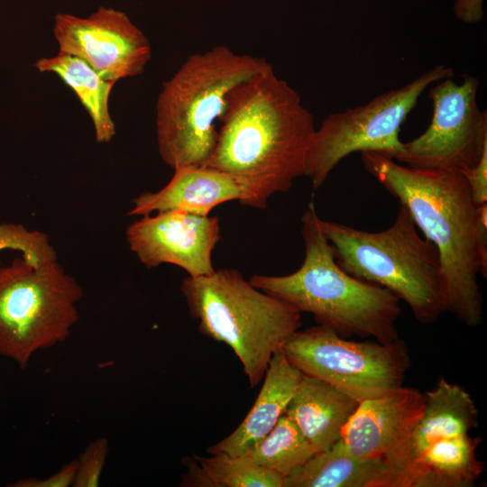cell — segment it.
<instances>
[{
  "label": "cell",
  "instance_id": "obj_5",
  "mask_svg": "<svg viewBox=\"0 0 487 487\" xmlns=\"http://www.w3.org/2000/svg\"><path fill=\"white\" fill-rule=\"evenodd\" d=\"M318 222L336 263L347 273L391 291L423 325L435 323L447 311L438 252L420 236L403 206L400 205L392 225L380 232L320 217Z\"/></svg>",
  "mask_w": 487,
  "mask_h": 487
},
{
  "label": "cell",
  "instance_id": "obj_19",
  "mask_svg": "<svg viewBox=\"0 0 487 487\" xmlns=\"http://www.w3.org/2000/svg\"><path fill=\"white\" fill-rule=\"evenodd\" d=\"M387 470L384 459L356 456L340 438L287 476L283 487H382Z\"/></svg>",
  "mask_w": 487,
  "mask_h": 487
},
{
  "label": "cell",
  "instance_id": "obj_12",
  "mask_svg": "<svg viewBox=\"0 0 487 487\" xmlns=\"http://www.w3.org/2000/svg\"><path fill=\"white\" fill-rule=\"evenodd\" d=\"M217 216L180 209L143 216L126 229L130 250L147 268L170 263L190 277L212 274V252L220 240Z\"/></svg>",
  "mask_w": 487,
  "mask_h": 487
},
{
  "label": "cell",
  "instance_id": "obj_8",
  "mask_svg": "<svg viewBox=\"0 0 487 487\" xmlns=\"http://www.w3.org/2000/svg\"><path fill=\"white\" fill-rule=\"evenodd\" d=\"M281 351L304 375L326 381L357 402L400 388L411 366L400 338L390 343L351 341L319 324L296 331Z\"/></svg>",
  "mask_w": 487,
  "mask_h": 487
},
{
  "label": "cell",
  "instance_id": "obj_14",
  "mask_svg": "<svg viewBox=\"0 0 487 487\" xmlns=\"http://www.w3.org/2000/svg\"><path fill=\"white\" fill-rule=\"evenodd\" d=\"M239 201L255 208L267 207L266 199L253 185L231 174L207 167L187 166L174 170L171 179L156 192H143L132 200L128 216L180 209L208 216L228 201Z\"/></svg>",
  "mask_w": 487,
  "mask_h": 487
},
{
  "label": "cell",
  "instance_id": "obj_26",
  "mask_svg": "<svg viewBox=\"0 0 487 487\" xmlns=\"http://www.w3.org/2000/svg\"><path fill=\"white\" fill-rule=\"evenodd\" d=\"M77 470V459L63 465L58 472L47 478L29 477L21 479L10 486L16 487H69L72 486Z\"/></svg>",
  "mask_w": 487,
  "mask_h": 487
},
{
  "label": "cell",
  "instance_id": "obj_6",
  "mask_svg": "<svg viewBox=\"0 0 487 487\" xmlns=\"http://www.w3.org/2000/svg\"><path fill=\"white\" fill-rule=\"evenodd\" d=\"M180 291L199 332L233 350L253 388L302 324L299 310L255 288L235 269L188 276Z\"/></svg>",
  "mask_w": 487,
  "mask_h": 487
},
{
  "label": "cell",
  "instance_id": "obj_2",
  "mask_svg": "<svg viewBox=\"0 0 487 487\" xmlns=\"http://www.w3.org/2000/svg\"><path fill=\"white\" fill-rule=\"evenodd\" d=\"M220 123L204 167L250 183L266 199L304 176L314 118L270 63L229 92Z\"/></svg>",
  "mask_w": 487,
  "mask_h": 487
},
{
  "label": "cell",
  "instance_id": "obj_22",
  "mask_svg": "<svg viewBox=\"0 0 487 487\" xmlns=\"http://www.w3.org/2000/svg\"><path fill=\"white\" fill-rule=\"evenodd\" d=\"M209 486L283 487L284 477L255 463L248 455L211 454L194 456Z\"/></svg>",
  "mask_w": 487,
  "mask_h": 487
},
{
  "label": "cell",
  "instance_id": "obj_7",
  "mask_svg": "<svg viewBox=\"0 0 487 487\" xmlns=\"http://www.w3.org/2000/svg\"><path fill=\"white\" fill-rule=\"evenodd\" d=\"M78 280L57 259L16 258L0 267V355L24 368L32 356L64 342L79 318Z\"/></svg>",
  "mask_w": 487,
  "mask_h": 487
},
{
  "label": "cell",
  "instance_id": "obj_11",
  "mask_svg": "<svg viewBox=\"0 0 487 487\" xmlns=\"http://www.w3.org/2000/svg\"><path fill=\"white\" fill-rule=\"evenodd\" d=\"M53 34L59 51L80 58L105 80L142 74L151 60L148 38L123 12L99 7L88 17L59 14Z\"/></svg>",
  "mask_w": 487,
  "mask_h": 487
},
{
  "label": "cell",
  "instance_id": "obj_17",
  "mask_svg": "<svg viewBox=\"0 0 487 487\" xmlns=\"http://www.w3.org/2000/svg\"><path fill=\"white\" fill-rule=\"evenodd\" d=\"M423 394L424 410L410 433L404 464L395 487L400 486L409 466L433 441L469 433L478 426L476 405L461 386L440 377L436 386Z\"/></svg>",
  "mask_w": 487,
  "mask_h": 487
},
{
  "label": "cell",
  "instance_id": "obj_24",
  "mask_svg": "<svg viewBox=\"0 0 487 487\" xmlns=\"http://www.w3.org/2000/svg\"><path fill=\"white\" fill-rule=\"evenodd\" d=\"M108 441L99 437L91 441L77 459L73 487H96L99 485L108 454Z\"/></svg>",
  "mask_w": 487,
  "mask_h": 487
},
{
  "label": "cell",
  "instance_id": "obj_13",
  "mask_svg": "<svg viewBox=\"0 0 487 487\" xmlns=\"http://www.w3.org/2000/svg\"><path fill=\"white\" fill-rule=\"evenodd\" d=\"M425 406L424 394L401 386L381 397L359 402L341 438L359 457H381L388 470L382 487H395L402 470L410 433Z\"/></svg>",
  "mask_w": 487,
  "mask_h": 487
},
{
  "label": "cell",
  "instance_id": "obj_9",
  "mask_svg": "<svg viewBox=\"0 0 487 487\" xmlns=\"http://www.w3.org/2000/svg\"><path fill=\"white\" fill-rule=\"evenodd\" d=\"M452 68L436 65L399 88L374 96L368 103L330 114L312 137L305 164L314 190L335 167L353 152H374L390 157L402 146L400 132L426 88L453 78Z\"/></svg>",
  "mask_w": 487,
  "mask_h": 487
},
{
  "label": "cell",
  "instance_id": "obj_4",
  "mask_svg": "<svg viewBox=\"0 0 487 487\" xmlns=\"http://www.w3.org/2000/svg\"><path fill=\"white\" fill-rule=\"evenodd\" d=\"M267 63L224 45L190 55L158 96L156 135L162 161L173 170L205 166L216 144V123L229 92Z\"/></svg>",
  "mask_w": 487,
  "mask_h": 487
},
{
  "label": "cell",
  "instance_id": "obj_25",
  "mask_svg": "<svg viewBox=\"0 0 487 487\" xmlns=\"http://www.w3.org/2000/svg\"><path fill=\"white\" fill-rule=\"evenodd\" d=\"M461 172L469 184L473 201L478 206L487 204V150L476 165Z\"/></svg>",
  "mask_w": 487,
  "mask_h": 487
},
{
  "label": "cell",
  "instance_id": "obj_20",
  "mask_svg": "<svg viewBox=\"0 0 487 487\" xmlns=\"http://www.w3.org/2000/svg\"><path fill=\"white\" fill-rule=\"evenodd\" d=\"M34 67L40 72L56 74L77 95L90 116L97 142H109L115 134V125L108 108L115 82L105 80L92 67L78 57L58 52L38 60Z\"/></svg>",
  "mask_w": 487,
  "mask_h": 487
},
{
  "label": "cell",
  "instance_id": "obj_3",
  "mask_svg": "<svg viewBox=\"0 0 487 487\" xmlns=\"http://www.w3.org/2000/svg\"><path fill=\"white\" fill-rule=\"evenodd\" d=\"M318 220L311 201L301 216L305 257L296 271L283 276L253 274L250 283L300 313L312 314L319 325L343 337H372L380 343L400 338L396 326L401 313L400 299L343 270Z\"/></svg>",
  "mask_w": 487,
  "mask_h": 487
},
{
  "label": "cell",
  "instance_id": "obj_10",
  "mask_svg": "<svg viewBox=\"0 0 487 487\" xmlns=\"http://www.w3.org/2000/svg\"><path fill=\"white\" fill-rule=\"evenodd\" d=\"M479 79L464 74L435 83L428 92L431 122L417 138L403 142L392 159L404 165L462 171L477 164L487 150V112L477 103Z\"/></svg>",
  "mask_w": 487,
  "mask_h": 487
},
{
  "label": "cell",
  "instance_id": "obj_1",
  "mask_svg": "<svg viewBox=\"0 0 487 487\" xmlns=\"http://www.w3.org/2000/svg\"><path fill=\"white\" fill-rule=\"evenodd\" d=\"M361 160L436 246L447 311L468 326L480 325L478 274H487V204L473 201L461 171L413 168L374 152H361Z\"/></svg>",
  "mask_w": 487,
  "mask_h": 487
},
{
  "label": "cell",
  "instance_id": "obj_16",
  "mask_svg": "<svg viewBox=\"0 0 487 487\" xmlns=\"http://www.w3.org/2000/svg\"><path fill=\"white\" fill-rule=\"evenodd\" d=\"M358 404L326 381L303 374L284 414L317 453L341 438Z\"/></svg>",
  "mask_w": 487,
  "mask_h": 487
},
{
  "label": "cell",
  "instance_id": "obj_18",
  "mask_svg": "<svg viewBox=\"0 0 487 487\" xmlns=\"http://www.w3.org/2000/svg\"><path fill=\"white\" fill-rule=\"evenodd\" d=\"M480 438L469 433L429 444L404 473L400 487H472L484 470L477 458Z\"/></svg>",
  "mask_w": 487,
  "mask_h": 487
},
{
  "label": "cell",
  "instance_id": "obj_21",
  "mask_svg": "<svg viewBox=\"0 0 487 487\" xmlns=\"http://www.w3.org/2000/svg\"><path fill=\"white\" fill-rule=\"evenodd\" d=\"M316 453L298 426L283 414L247 455L259 465L286 478Z\"/></svg>",
  "mask_w": 487,
  "mask_h": 487
},
{
  "label": "cell",
  "instance_id": "obj_15",
  "mask_svg": "<svg viewBox=\"0 0 487 487\" xmlns=\"http://www.w3.org/2000/svg\"><path fill=\"white\" fill-rule=\"evenodd\" d=\"M303 373L280 350L274 353L263 376V383L252 409L226 437L207 448L211 454L247 455L284 414Z\"/></svg>",
  "mask_w": 487,
  "mask_h": 487
},
{
  "label": "cell",
  "instance_id": "obj_23",
  "mask_svg": "<svg viewBox=\"0 0 487 487\" xmlns=\"http://www.w3.org/2000/svg\"><path fill=\"white\" fill-rule=\"evenodd\" d=\"M4 249L19 251L25 259L36 262L57 259L46 234L18 224L0 223V251Z\"/></svg>",
  "mask_w": 487,
  "mask_h": 487
}]
</instances>
